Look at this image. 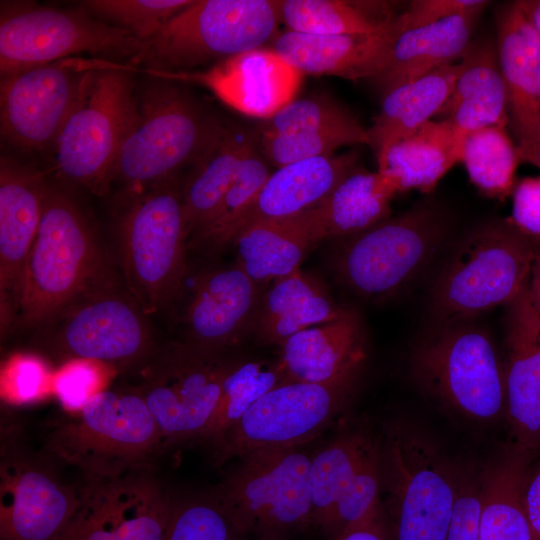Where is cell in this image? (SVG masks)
Here are the masks:
<instances>
[{
	"instance_id": "6da1fadb",
	"label": "cell",
	"mask_w": 540,
	"mask_h": 540,
	"mask_svg": "<svg viewBox=\"0 0 540 540\" xmlns=\"http://www.w3.org/2000/svg\"><path fill=\"white\" fill-rule=\"evenodd\" d=\"M110 277L98 239L81 208L66 190L49 183L12 330H39Z\"/></svg>"
},
{
	"instance_id": "7a4b0ae2",
	"label": "cell",
	"mask_w": 540,
	"mask_h": 540,
	"mask_svg": "<svg viewBox=\"0 0 540 540\" xmlns=\"http://www.w3.org/2000/svg\"><path fill=\"white\" fill-rule=\"evenodd\" d=\"M150 76L136 95L135 119L113 171L112 182L118 181L127 195L178 177L203 150L218 122L180 81Z\"/></svg>"
},
{
	"instance_id": "3957f363",
	"label": "cell",
	"mask_w": 540,
	"mask_h": 540,
	"mask_svg": "<svg viewBox=\"0 0 540 540\" xmlns=\"http://www.w3.org/2000/svg\"><path fill=\"white\" fill-rule=\"evenodd\" d=\"M127 197L120 262L126 290L149 316L169 308L188 269L182 182L175 177Z\"/></svg>"
},
{
	"instance_id": "277c9868",
	"label": "cell",
	"mask_w": 540,
	"mask_h": 540,
	"mask_svg": "<svg viewBox=\"0 0 540 540\" xmlns=\"http://www.w3.org/2000/svg\"><path fill=\"white\" fill-rule=\"evenodd\" d=\"M280 1L197 0L175 14L129 62L148 73H179L271 44Z\"/></svg>"
},
{
	"instance_id": "5b68a950",
	"label": "cell",
	"mask_w": 540,
	"mask_h": 540,
	"mask_svg": "<svg viewBox=\"0 0 540 540\" xmlns=\"http://www.w3.org/2000/svg\"><path fill=\"white\" fill-rule=\"evenodd\" d=\"M135 71L129 63L106 60L88 75L52 148L59 181L97 195L106 192L136 115Z\"/></svg>"
},
{
	"instance_id": "8992f818",
	"label": "cell",
	"mask_w": 540,
	"mask_h": 540,
	"mask_svg": "<svg viewBox=\"0 0 540 540\" xmlns=\"http://www.w3.org/2000/svg\"><path fill=\"white\" fill-rule=\"evenodd\" d=\"M310 465L299 447L256 450L211 493L248 539L296 540L313 530Z\"/></svg>"
},
{
	"instance_id": "52a82bcc",
	"label": "cell",
	"mask_w": 540,
	"mask_h": 540,
	"mask_svg": "<svg viewBox=\"0 0 540 540\" xmlns=\"http://www.w3.org/2000/svg\"><path fill=\"white\" fill-rule=\"evenodd\" d=\"M379 474L392 540H446L457 470L427 439L404 425L388 426L380 438Z\"/></svg>"
},
{
	"instance_id": "ba28073f",
	"label": "cell",
	"mask_w": 540,
	"mask_h": 540,
	"mask_svg": "<svg viewBox=\"0 0 540 540\" xmlns=\"http://www.w3.org/2000/svg\"><path fill=\"white\" fill-rule=\"evenodd\" d=\"M509 221L473 231L456 248L432 291V308L454 323L508 306L528 286L538 244Z\"/></svg>"
},
{
	"instance_id": "9c48e42d",
	"label": "cell",
	"mask_w": 540,
	"mask_h": 540,
	"mask_svg": "<svg viewBox=\"0 0 540 540\" xmlns=\"http://www.w3.org/2000/svg\"><path fill=\"white\" fill-rule=\"evenodd\" d=\"M163 447L157 424L133 387L101 390L49 434L46 449L83 475H110L148 466Z\"/></svg>"
},
{
	"instance_id": "30bf717a",
	"label": "cell",
	"mask_w": 540,
	"mask_h": 540,
	"mask_svg": "<svg viewBox=\"0 0 540 540\" xmlns=\"http://www.w3.org/2000/svg\"><path fill=\"white\" fill-rule=\"evenodd\" d=\"M143 46L129 31L82 8L65 10L27 1H1V77L80 54L129 63Z\"/></svg>"
},
{
	"instance_id": "8fae6325",
	"label": "cell",
	"mask_w": 540,
	"mask_h": 540,
	"mask_svg": "<svg viewBox=\"0 0 540 540\" xmlns=\"http://www.w3.org/2000/svg\"><path fill=\"white\" fill-rule=\"evenodd\" d=\"M139 305L113 277L91 288L40 328L65 362L89 360L114 368L143 365L157 350Z\"/></svg>"
},
{
	"instance_id": "7c38bea8",
	"label": "cell",
	"mask_w": 540,
	"mask_h": 540,
	"mask_svg": "<svg viewBox=\"0 0 540 540\" xmlns=\"http://www.w3.org/2000/svg\"><path fill=\"white\" fill-rule=\"evenodd\" d=\"M412 370L447 407L489 421L505 413V369L489 334L478 326L447 325L415 349Z\"/></svg>"
},
{
	"instance_id": "4fadbf2b",
	"label": "cell",
	"mask_w": 540,
	"mask_h": 540,
	"mask_svg": "<svg viewBox=\"0 0 540 540\" xmlns=\"http://www.w3.org/2000/svg\"><path fill=\"white\" fill-rule=\"evenodd\" d=\"M237 362L180 342L157 348L140 366L139 384L133 388L146 402L163 447L201 438Z\"/></svg>"
},
{
	"instance_id": "5bb4252c",
	"label": "cell",
	"mask_w": 540,
	"mask_h": 540,
	"mask_svg": "<svg viewBox=\"0 0 540 540\" xmlns=\"http://www.w3.org/2000/svg\"><path fill=\"white\" fill-rule=\"evenodd\" d=\"M359 374L325 383L283 381L210 445L219 465L266 448L299 447L344 411Z\"/></svg>"
},
{
	"instance_id": "9a60e30c",
	"label": "cell",
	"mask_w": 540,
	"mask_h": 540,
	"mask_svg": "<svg viewBox=\"0 0 540 540\" xmlns=\"http://www.w3.org/2000/svg\"><path fill=\"white\" fill-rule=\"evenodd\" d=\"M443 237L439 215L415 207L346 238L334 259L335 270L359 295L389 296L426 266Z\"/></svg>"
},
{
	"instance_id": "2e32d148",
	"label": "cell",
	"mask_w": 540,
	"mask_h": 540,
	"mask_svg": "<svg viewBox=\"0 0 540 540\" xmlns=\"http://www.w3.org/2000/svg\"><path fill=\"white\" fill-rule=\"evenodd\" d=\"M105 61L70 57L1 77L2 138L25 152L53 148L88 75Z\"/></svg>"
},
{
	"instance_id": "e0dca14e",
	"label": "cell",
	"mask_w": 540,
	"mask_h": 540,
	"mask_svg": "<svg viewBox=\"0 0 540 540\" xmlns=\"http://www.w3.org/2000/svg\"><path fill=\"white\" fill-rule=\"evenodd\" d=\"M79 506L61 540H163L173 499L149 466L84 475Z\"/></svg>"
},
{
	"instance_id": "ac0fdd59",
	"label": "cell",
	"mask_w": 540,
	"mask_h": 540,
	"mask_svg": "<svg viewBox=\"0 0 540 540\" xmlns=\"http://www.w3.org/2000/svg\"><path fill=\"white\" fill-rule=\"evenodd\" d=\"M178 314L184 343L224 353L254 327L261 304L260 286L237 264L195 276Z\"/></svg>"
},
{
	"instance_id": "d6986e66",
	"label": "cell",
	"mask_w": 540,
	"mask_h": 540,
	"mask_svg": "<svg viewBox=\"0 0 540 540\" xmlns=\"http://www.w3.org/2000/svg\"><path fill=\"white\" fill-rule=\"evenodd\" d=\"M78 506V488L44 465L20 456L2 462L1 540H61Z\"/></svg>"
},
{
	"instance_id": "ffe728a7",
	"label": "cell",
	"mask_w": 540,
	"mask_h": 540,
	"mask_svg": "<svg viewBox=\"0 0 540 540\" xmlns=\"http://www.w3.org/2000/svg\"><path fill=\"white\" fill-rule=\"evenodd\" d=\"M49 182L42 171L0 159V319L12 330L26 261L35 240Z\"/></svg>"
},
{
	"instance_id": "44dd1931",
	"label": "cell",
	"mask_w": 540,
	"mask_h": 540,
	"mask_svg": "<svg viewBox=\"0 0 540 540\" xmlns=\"http://www.w3.org/2000/svg\"><path fill=\"white\" fill-rule=\"evenodd\" d=\"M155 75L201 83L242 114L266 120L294 99L303 74L274 50L263 47L228 58L203 72Z\"/></svg>"
},
{
	"instance_id": "7402d4cb",
	"label": "cell",
	"mask_w": 540,
	"mask_h": 540,
	"mask_svg": "<svg viewBox=\"0 0 540 540\" xmlns=\"http://www.w3.org/2000/svg\"><path fill=\"white\" fill-rule=\"evenodd\" d=\"M505 413L515 449L540 450V311L529 284L508 306Z\"/></svg>"
},
{
	"instance_id": "603a6c76",
	"label": "cell",
	"mask_w": 540,
	"mask_h": 540,
	"mask_svg": "<svg viewBox=\"0 0 540 540\" xmlns=\"http://www.w3.org/2000/svg\"><path fill=\"white\" fill-rule=\"evenodd\" d=\"M357 155L344 153L309 158L277 168L232 224L226 239L248 226L298 215L318 206L355 168Z\"/></svg>"
},
{
	"instance_id": "cb8c5ba5",
	"label": "cell",
	"mask_w": 540,
	"mask_h": 540,
	"mask_svg": "<svg viewBox=\"0 0 540 540\" xmlns=\"http://www.w3.org/2000/svg\"><path fill=\"white\" fill-rule=\"evenodd\" d=\"M498 63L518 147L540 143V36L519 4L498 16Z\"/></svg>"
},
{
	"instance_id": "d4e9b609",
	"label": "cell",
	"mask_w": 540,
	"mask_h": 540,
	"mask_svg": "<svg viewBox=\"0 0 540 540\" xmlns=\"http://www.w3.org/2000/svg\"><path fill=\"white\" fill-rule=\"evenodd\" d=\"M280 346L286 381L325 383L359 374L366 358L362 326L352 309L295 333Z\"/></svg>"
},
{
	"instance_id": "484cf974",
	"label": "cell",
	"mask_w": 540,
	"mask_h": 540,
	"mask_svg": "<svg viewBox=\"0 0 540 540\" xmlns=\"http://www.w3.org/2000/svg\"><path fill=\"white\" fill-rule=\"evenodd\" d=\"M391 27L379 33L344 35L285 30L279 32L270 48L302 74L374 79L384 65Z\"/></svg>"
},
{
	"instance_id": "4316f807",
	"label": "cell",
	"mask_w": 540,
	"mask_h": 540,
	"mask_svg": "<svg viewBox=\"0 0 540 540\" xmlns=\"http://www.w3.org/2000/svg\"><path fill=\"white\" fill-rule=\"evenodd\" d=\"M479 15L462 14L406 29L398 28L393 21L383 68L373 80L385 92L456 63L471 46Z\"/></svg>"
},
{
	"instance_id": "83f0119b",
	"label": "cell",
	"mask_w": 540,
	"mask_h": 540,
	"mask_svg": "<svg viewBox=\"0 0 540 540\" xmlns=\"http://www.w3.org/2000/svg\"><path fill=\"white\" fill-rule=\"evenodd\" d=\"M462 68L439 115L464 138L489 126H505L508 103L498 57L489 44L470 46Z\"/></svg>"
},
{
	"instance_id": "f1b7e54d",
	"label": "cell",
	"mask_w": 540,
	"mask_h": 540,
	"mask_svg": "<svg viewBox=\"0 0 540 540\" xmlns=\"http://www.w3.org/2000/svg\"><path fill=\"white\" fill-rule=\"evenodd\" d=\"M251 131L218 120L203 150L182 181L189 238L215 215L232 185Z\"/></svg>"
},
{
	"instance_id": "f546056e",
	"label": "cell",
	"mask_w": 540,
	"mask_h": 540,
	"mask_svg": "<svg viewBox=\"0 0 540 540\" xmlns=\"http://www.w3.org/2000/svg\"><path fill=\"white\" fill-rule=\"evenodd\" d=\"M309 210L254 223L233 239L237 264L255 283H272L300 269L309 248L320 242Z\"/></svg>"
},
{
	"instance_id": "4dcf8cb0",
	"label": "cell",
	"mask_w": 540,
	"mask_h": 540,
	"mask_svg": "<svg viewBox=\"0 0 540 540\" xmlns=\"http://www.w3.org/2000/svg\"><path fill=\"white\" fill-rule=\"evenodd\" d=\"M461 68L456 62L383 92L380 110L367 128L377 159L441 112Z\"/></svg>"
},
{
	"instance_id": "1f68e13d",
	"label": "cell",
	"mask_w": 540,
	"mask_h": 540,
	"mask_svg": "<svg viewBox=\"0 0 540 540\" xmlns=\"http://www.w3.org/2000/svg\"><path fill=\"white\" fill-rule=\"evenodd\" d=\"M463 140L445 120L429 121L402 138L377 159L397 192L429 193L443 176L461 162Z\"/></svg>"
},
{
	"instance_id": "d6a6232c",
	"label": "cell",
	"mask_w": 540,
	"mask_h": 540,
	"mask_svg": "<svg viewBox=\"0 0 540 540\" xmlns=\"http://www.w3.org/2000/svg\"><path fill=\"white\" fill-rule=\"evenodd\" d=\"M343 310L316 278L300 268L272 282L253 328L263 343L281 345L301 330L335 320Z\"/></svg>"
},
{
	"instance_id": "836d02e7",
	"label": "cell",
	"mask_w": 540,
	"mask_h": 540,
	"mask_svg": "<svg viewBox=\"0 0 540 540\" xmlns=\"http://www.w3.org/2000/svg\"><path fill=\"white\" fill-rule=\"evenodd\" d=\"M398 193L379 171L355 168L309 213L320 240L349 237L390 217Z\"/></svg>"
},
{
	"instance_id": "e575fe53",
	"label": "cell",
	"mask_w": 540,
	"mask_h": 540,
	"mask_svg": "<svg viewBox=\"0 0 540 540\" xmlns=\"http://www.w3.org/2000/svg\"><path fill=\"white\" fill-rule=\"evenodd\" d=\"M529 459L514 448L480 476L479 540H535L523 502Z\"/></svg>"
},
{
	"instance_id": "d590c367",
	"label": "cell",
	"mask_w": 540,
	"mask_h": 540,
	"mask_svg": "<svg viewBox=\"0 0 540 540\" xmlns=\"http://www.w3.org/2000/svg\"><path fill=\"white\" fill-rule=\"evenodd\" d=\"M377 439L365 428H354L338 434L311 457L313 530L325 536L339 498Z\"/></svg>"
},
{
	"instance_id": "8d00e7d4",
	"label": "cell",
	"mask_w": 540,
	"mask_h": 540,
	"mask_svg": "<svg viewBox=\"0 0 540 540\" xmlns=\"http://www.w3.org/2000/svg\"><path fill=\"white\" fill-rule=\"evenodd\" d=\"M382 2L281 0L286 30L315 35L373 34L386 30L395 17Z\"/></svg>"
},
{
	"instance_id": "74e56055",
	"label": "cell",
	"mask_w": 540,
	"mask_h": 540,
	"mask_svg": "<svg viewBox=\"0 0 540 540\" xmlns=\"http://www.w3.org/2000/svg\"><path fill=\"white\" fill-rule=\"evenodd\" d=\"M262 154L256 131L247 140L237 175L213 218L188 240V250L215 254L226 247L228 232L235 220L250 205L271 172Z\"/></svg>"
},
{
	"instance_id": "f35d334b",
	"label": "cell",
	"mask_w": 540,
	"mask_h": 540,
	"mask_svg": "<svg viewBox=\"0 0 540 540\" xmlns=\"http://www.w3.org/2000/svg\"><path fill=\"white\" fill-rule=\"evenodd\" d=\"M520 158L505 126H489L468 134L461 162L470 181L486 196L504 199L512 194Z\"/></svg>"
},
{
	"instance_id": "ab89813d",
	"label": "cell",
	"mask_w": 540,
	"mask_h": 540,
	"mask_svg": "<svg viewBox=\"0 0 540 540\" xmlns=\"http://www.w3.org/2000/svg\"><path fill=\"white\" fill-rule=\"evenodd\" d=\"M283 381L286 378L280 361H238L224 381L216 410L201 438L211 444L236 424L260 397Z\"/></svg>"
},
{
	"instance_id": "60d3db41",
	"label": "cell",
	"mask_w": 540,
	"mask_h": 540,
	"mask_svg": "<svg viewBox=\"0 0 540 540\" xmlns=\"http://www.w3.org/2000/svg\"><path fill=\"white\" fill-rule=\"evenodd\" d=\"M256 132L262 154L271 166L277 168L309 158L332 155L341 146L369 144L367 129L362 125L277 135Z\"/></svg>"
},
{
	"instance_id": "b9f144b4",
	"label": "cell",
	"mask_w": 540,
	"mask_h": 540,
	"mask_svg": "<svg viewBox=\"0 0 540 540\" xmlns=\"http://www.w3.org/2000/svg\"><path fill=\"white\" fill-rule=\"evenodd\" d=\"M163 540H249L212 493L173 500Z\"/></svg>"
},
{
	"instance_id": "7bdbcfd3",
	"label": "cell",
	"mask_w": 540,
	"mask_h": 540,
	"mask_svg": "<svg viewBox=\"0 0 540 540\" xmlns=\"http://www.w3.org/2000/svg\"><path fill=\"white\" fill-rule=\"evenodd\" d=\"M190 2L191 0H87L81 2L80 8L101 21L129 31L145 43Z\"/></svg>"
},
{
	"instance_id": "ee69618b",
	"label": "cell",
	"mask_w": 540,
	"mask_h": 540,
	"mask_svg": "<svg viewBox=\"0 0 540 540\" xmlns=\"http://www.w3.org/2000/svg\"><path fill=\"white\" fill-rule=\"evenodd\" d=\"M359 121L337 102L324 95L293 99L258 128L261 134L277 135L302 131L352 128Z\"/></svg>"
},
{
	"instance_id": "f6af8a7d",
	"label": "cell",
	"mask_w": 540,
	"mask_h": 540,
	"mask_svg": "<svg viewBox=\"0 0 540 540\" xmlns=\"http://www.w3.org/2000/svg\"><path fill=\"white\" fill-rule=\"evenodd\" d=\"M379 450L380 438L367 451L339 498L324 536L327 540H336L380 502Z\"/></svg>"
},
{
	"instance_id": "bcb514c9",
	"label": "cell",
	"mask_w": 540,
	"mask_h": 540,
	"mask_svg": "<svg viewBox=\"0 0 540 540\" xmlns=\"http://www.w3.org/2000/svg\"><path fill=\"white\" fill-rule=\"evenodd\" d=\"M100 365L103 364L71 360L53 376V392L66 411L71 414L80 411L94 394L101 391L103 372Z\"/></svg>"
},
{
	"instance_id": "7dc6e473",
	"label": "cell",
	"mask_w": 540,
	"mask_h": 540,
	"mask_svg": "<svg viewBox=\"0 0 540 540\" xmlns=\"http://www.w3.org/2000/svg\"><path fill=\"white\" fill-rule=\"evenodd\" d=\"M50 385V373L44 361L29 354L11 359L2 377L5 394L17 402L43 397Z\"/></svg>"
},
{
	"instance_id": "c3c4849f",
	"label": "cell",
	"mask_w": 540,
	"mask_h": 540,
	"mask_svg": "<svg viewBox=\"0 0 540 540\" xmlns=\"http://www.w3.org/2000/svg\"><path fill=\"white\" fill-rule=\"evenodd\" d=\"M480 476L457 471V497L446 540H479Z\"/></svg>"
},
{
	"instance_id": "681fc988",
	"label": "cell",
	"mask_w": 540,
	"mask_h": 540,
	"mask_svg": "<svg viewBox=\"0 0 540 540\" xmlns=\"http://www.w3.org/2000/svg\"><path fill=\"white\" fill-rule=\"evenodd\" d=\"M489 2L483 0H416L396 16L400 29L432 24L453 16L481 13Z\"/></svg>"
},
{
	"instance_id": "f907efd6",
	"label": "cell",
	"mask_w": 540,
	"mask_h": 540,
	"mask_svg": "<svg viewBox=\"0 0 540 540\" xmlns=\"http://www.w3.org/2000/svg\"><path fill=\"white\" fill-rule=\"evenodd\" d=\"M511 195L509 222L525 236L540 242V176L522 178L515 183Z\"/></svg>"
},
{
	"instance_id": "816d5d0a",
	"label": "cell",
	"mask_w": 540,
	"mask_h": 540,
	"mask_svg": "<svg viewBox=\"0 0 540 540\" xmlns=\"http://www.w3.org/2000/svg\"><path fill=\"white\" fill-rule=\"evenodd\" d=\"M336 540H392L381 500L363 518L349 526Z\"/></svg>"
},
{
	"instance_id": "f5cc1de1",
	"label": "cell",
	"mask_w": 540,
	"mask_h": 540,
	"mask_svg": "<svg viewBox=\"0 0 540 540\" xmlns=\"http://www.w3.org/2000/svg\"><path fill=\"white\" fill-rule=\"evenodd\" d=\"M523 502L535 540H540V460L527 474Z\"/></svg>"
},
{
	"instance_id": "db71d44e",
	"label": "cell",
	"mask_w": 540,
	"mask_h": 540,
	"mask_svg": "<svg viewBox=\"0 0 540 540\" xmlns=\"http://www.w3.org/2000/svg\"><path fill=\"white\" fill-rule=\"evenodd\" d=\"M530 294L540 311V243L538 244L535 260L533 263L530 280H529Z\"/></svg>"
},
{
	"instance_id": "11a10c76",
	"label": "cell",
	"mask_w": 540,
	"mask_h": 540,
	"mask_svg": "<svg viewBox=\"0 0 540 540\" xmlns=\"http://www.w3.org/2000/svg\"><path fill=\"white\" fill-rule=\"evenodd\" d=\"M517 3L540 36V0L518 1Z\"/></svg>"
},
{
	"instance_id": "9f6ffc18",
	"label": "cell",
	"mask_w": 540,
	"mask_h": 540,
	"mask_svg": "<svg viewBox=\"0 0 540 540\" xmlns=\"http://www.w3.org/2000/svg\"><path fill=\"white\" fill-rule=\"evenodd\" d=\"M520 161L540 168V143L528 147H518Z\"/></svg>"
}]
</instances>
